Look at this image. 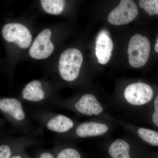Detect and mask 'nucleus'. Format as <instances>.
Instances as JSON below:
<instances>
[{"instance_id": "f257e3e1", "label": "nucleus", "mask_w": 158, "mask_h": 158, "mask_svg": "<svg viewBox=\"0 0 158 158\" xmlns=\"http://www.w3.org/2000/svg\"><path fill=\"white\" fill-rule=\"evenodd\" d=\"M83 61L81 51L76 48H69L64 51L59 59V69L62 79L73 81L80 73Z\"/></svg>"}, {"instance_id": "f03ea898", "label": "nucleus", "mask_w": 158, "mask_h": 158, "mask_svg": "<svg viewBox=\"0 0 158 158\" xmlns=\"http://www.w3.org/2000/svg\"><path fill=\"white\" fill-rule=\"evenodd\" d=\"M129 62L134 68L144 66L149 58L150 43L146 37L141 34L134 35L130 39L128 48Z\"/></svg>"}, {"instance_id": "7ed1b4c3", "label": "nucleus", "mask_w": 158, "mask_h": 158, "mask_svg": "<svg viewBox=\"0 0 158 158\" xmlns=\"http://www.w3.org/2000/svg\"><path fill=\"white\" fill-rule=\"evenodd\" d=\"M138 9L133 1L122 0L116 8L110 12L108 22L113 25L129 23L137 17Z\"/></svg>"}, {"instance_id": "20e7f679", "label": "nucleus", "mask_w": 158, "mask_h": 158, "mask_svg": "<svg viewBox=\"0 0 158 158\" xmlns=\"http://www.w3.org/2000/svg\"><path fill=\"white\" fill-rule=\"evenodd\" d=\"M2 34L6 41L14 42L21 48L28 47L32 41L31 32L25 26L21 24H7L3 27Z\"/></svg>"}, {"instance_id": "39448f33", "label": "nucleus", "mask_w": 158, "mask_h": 158, "mask_svg": "<svg viewBox=\"0 0 158 158\" xmlns=\"http://www.w3.org/2000/svg\"><path fill=\"white\" fill-rule=\"evenodd\" d=\"M124 96L130 104L142 106L151 100L153 96V91L150 85L145 83H133L128 85L125 88Z\"/></svg>"}, {"instance_id": "423d86ee", "label": "nucleus", "mask_w": 158, "mask_h": 158, "mask_svg": "<svg viewBox=\"0 0 158 158\" xmlns=\"http://www.w3.org/2000/svg\"><path fill=\"white\" fill-rule=\"evenodd\" d=\"M52 32L46 29L41 31L35 39L29 50L30 56L37 59H46L52 53L54 46L51 42Z\"/></svg>"}, {"instance_id": "0eeeda50", "label": "nucleus", "mask_w": 158, "mask_h": 158, "mask_svg": "<svg viewBox=\"0 0 158 158\" xmlns=\"http://www.w3.org/2000/svg\"><path fill=\"white\" fill-rule=\"evenodd\" d=\"M113 44L107 31L102 30L99 33L96 38L95 54L98 61L102 65L109 62L113 50Z\"/></svg>"}, {"instance_id": "6e6552de", "label": "nucleus", "mask_w": 158, "mask_h": 158, "mask_svg": "<svg viewBox=\"0 0 158 158\" xmlns=\"http://www.w3.org/2000/svg\"><path fill=\"white\" fill-rule=\"evenodd\" d=\"M79 113L88 116L98 115L103 111V108L96 98L92 94L83 95L75 105Z\"/></svg>"}, {"instance_id": "1a4fd4ad", "label": "nucleus", "mask_w": 158, "mask_h": 158, "mask_svg": "<svg viewBox=\"0 0 158 158\" xmlns=\"http://www.w3.org/2000/svg\"><path fill=\"white\" fill-rule=\"evenodd\" d=\"M109 131L106 124L90 122L79 125L76 130L77 135L80 138H87L102 135Z\"/></svg>"}, {"instance_id": "9d476101", "label": "nucleus", "mask_w": 158, "mask_h": 158, "mask_svg": "<svg viewBox=\"0 0 158 158\" xmlns=\"http://www.w3.org/2000/svg\"><path fill=\"white\" fill-rule=\"evenodd\" d=\"M0 109L17 120H22L25 117L21 103L15 98L1 99Z\"/></svg>"}, {"instance_id": "9b49d317", "label": "nucleus", "mask_w": 158, "mask_h": 158, "mask_svg": "<svg viewBox=\"0 0 158 158\" xmlns=\"http://www.w3.org/2000/svg\"><path fill=\"white\" fill-rule=\"evenodd\" d=\"M23 98L33 102H39L44 98V92L41 83L35 80L28 83L23 90Z\"/></svg>"}, {"instance_id": "f8f14e48", "label": "nucleus", "mask_w": 158, "mask_h": 158, "mask_svg": "<svg viewBox=\"0 0 158 158\" xmlns=\"http://www.w3.org/2000/svg\"><path fill=\"white\" fill-rule=\"evenodd\" d=\"M73 122L64 115H59L51 118L47 123L49 130L56 132L62 133L68 131L73 127Z\"/></svg>"}, {"instance_id": "ddd939ff", "label": "nucleus", "mask_w": 158, "mask_h": 158, "mask_svg": "<svg viewBox=\"0 0 158 158\" xmlns=\"http://www.w3.org/2000/svg\"><path fill=\"white\" fill-rule=\"evenodd\" d=\"M129 151V144L122 139H116L109 148V154L113 158H131Z\"/></svg>"}, {"instance_id": "4468645a", "label": "nucleus", "mask_w": 158, "mask_h": 158, "mask_svg": "<svg viewBox=\"0 0 158 158\" xmlns=\"http://www.w3.org/2000/svg\"><path fill=\"white\" fill-rule=\"evenodd\" d=\"M43 9L46 13L58 15L63 11L65 6V1L62 0H41Z\"/></svg>"}, {"instance_id": "2eb2a0df", "label": "nucleus", "mask_w": 158, "mask_h": 158, "mask_svg": "<svg viewBox=\"0 0 158 158\" xmlns=\"http://www.w3.org/2000/svg\"><path fill=\"white\" fill-rule=\"evenodd\" d=\"M138 135L148 144L158 146V132L150 129L140 127L137 131Z\"/></svg>"}, {"instance_id": "dca6fc26", "label": "nucleus", "mask_w": 158, "mask_h": 158, "mask_svg": "<svg viewBox=\"0 0 158 158\" xmlns=\"http://www.w3.org/2000/svg\"><path fill=\"white\" fill-rule=\"evenodd\" d=\"M139 5L150 15H158V0H141Z\"/></svg>"}, {"instance_id": "f3484780", "label": "nucleus", "mask_w": 158, "mask_h": 158, "mask_svg": "<svg viewBox=\"0 0 158 158\" xmlns=\"http://www.w3.org/2000/svg\"><path fill=\"white\" fill-rule=\"evenodd\" d=\"M57 158H82L80 153L72 148H66L61 151Z\"/></svg>"}, {"instance_id": "a211bd4d", "label": "nucleus", "mask_w": 158, "mask_h": 158, "mask_svg": "<svg viewBox=\"0 0 158 158\" xmlns=\"http://www.w3.org/2000/svg\"><path fill=\"white\" fill-rule=\"evenodd\" d=\"M11 152L8 145L3 144L0 146V158H9Z\"/></svg>"}, {"instance_id": "6ab92c4d", "label": "nucleus", "mask_w": 158, "mask_h": 158, "mask_svg": "<svg viewBox=\"0 0 158 158\" xmlns=\"http://www.w3.org/2000/svg\"><path fill=\"white\" fill-rule=\"evenodd\" d=\"M155 110L153 113L152 119L153 122L158 127V95L156 97L154 102Z\"/></svg>"}, {"instance_id": "aec40b11", "label": "nucleus", "mask_w": 158, "mask_h": 158, "mask_svg": "<svg viewBox=\"0 0 158 158\" xmlns=\"http://www.w3.org/2000/svg\"><path fill=\"white\" fill-rule=\"evenodd\" d=\"M39 158H54L52 155L48 152L43 153L40 156Z\"/></svg>"}, {"instance_id": "412c9836", "label": "nucleus", "mask_w": 158, "mask_h": 158, "mask_svg": "<svg viewBox=\"0 0 158 158\" xmlns=\"http://www.w3.org/2000/svg\"><path fill=\"white\" fill-rule=\"evenodd\" d=\"M155 50L156 52H158V38L157 40V44L155 45Z\"/></svg>"}, {"instance_id": "4be33fe9", "label": "nucleus", "mask_w": 158, "mask_h": 158, "mask_svg": "<svg viewBox=\"0 0 158 158\" xmlns=\"http://www.w3.org/2000/svg\"><path fill=\"white\" fill-rule=\"evenodd\" d=\"M11 158H22L20 156H14L12 157Z\"/></svg>"}]
</instances>
